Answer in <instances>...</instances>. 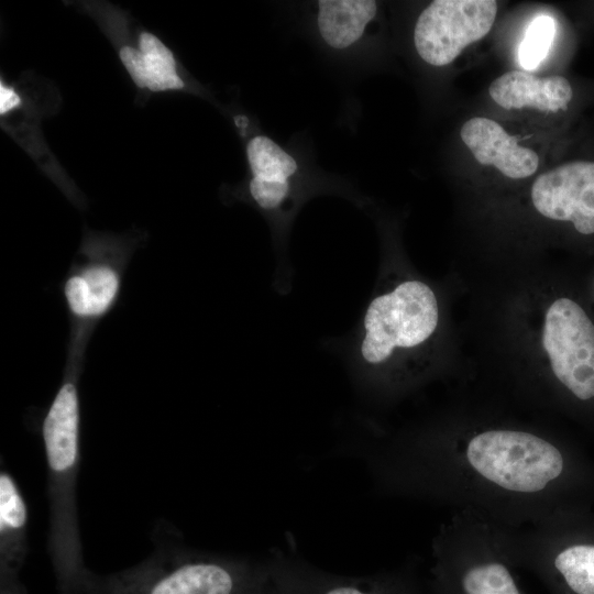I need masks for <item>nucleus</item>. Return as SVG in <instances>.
Listing matches in <instances>:
<instances>
[{
	"label": "nucleus",
	"mask_w": 594,
	"mask_h": 594,
	"mask_svg": "<svg viewBox=\"0 0 594 594\" xmlns=\"http://www.w3.org/2000/svg\"><path fill=\"white\" fill-rule=\"evenodd\" d=\"M569 460L543 427L462 415L399 440L380 468L395 492L524 529L564 518Z\"/></svg>",
	"instance_id": "f257e3e1"
},
{
	"label": "nucleus",
	"mask_w": 594,
	"mask_h": 594,
	"mask_svg": "<svg viewBox=\"0 0 594 594\" xmlns=\"http://www.w3.org/2000/svg\"><path fill=\"white\" fill-rule=\"evenodd\" d=\"M81 369L66 366L41 425L50 503L48 550L58 594H86L94 575L84 564L76 507L80 461Z\"/></svg>",
	"instance_id": "f03ea898"
},
{
	"label": "nucleus",
	"mask_w": 594,
	"mask_h": 594,
	"mask_svg": "<svg viewBox=\"0 0 594 594\" xmlns=\"http://www.w3.org/2000/svg\"><path fill=\"white\" fill-rule=\"evenodd\" d=\"M440 323L435 290L402 276L386 282L365 311L359 353L362 363L394 384L406 381L415 358L431 344Z\"/></svg>",
	"instance_id": "7ed1b4c3"
},
{
	"label": "nucleus",
	"mask_w": 594,
	"mask_h": 594,
	"mask_svg": "<svg viewBox=\"0 0 594 594\" xmlns=\"http://www.w3.org/2000/svg\"><path fill=\"white\" fill-rule=\"evenodd\" d=\"M541 308L537 331L540 375L529 388L542 405L548 391L579 402L594 399V322L584 308L566 296Z\"/></svg>",
	"instance_id": "20e7f679"
},
{
	"label": "nucleus",
	"mask_w": 594,
	"mask_h": 594,
	"mask_svg": "<svg viewBox=\"0 0 594 594\" xmlns=\"http://www.w3.org/2000/svg\"><path fill=\"white\" fill-rule=\"evenodd\" d=\"M130 251L89 241L61 284L68 321L66 364L84 369L88 343L97 326L118 305Z\"/></svg>",
	"instance_id": "39448f33"
},
{
	"label": "nucleus",
	"mask_w": 594,
	"mask_h": 594,
	"mask_svg": "<svg viewBox=\"0 0 594 594\" xmlns=\"http://www.w3.org/2000/svg\"><path fill=\"white\" fill-rule=\"evenodd\" d=\"M239 582L231 563L162 547L128 570L94 573L86 594H235Z\"/></svg>",
	"instance_id": "423d86ee"
},
{
	"label": "nucleus",
	"mask_w": 594,
	"mask_h": 594,
	"mask_svg": "<svg viewBox=\"0 0 594 594\" xmlns=\"http://www.w3.org/2000/svg\"><path fill=\"white\" fill-rule=\"evenodd\" d=\"M498 4L494 0H436L419 15L414 43L432 66L452 63L470 44L492 29Z\"/></svg>",
	"instance_id": "0eeeda50"
},
{
	"label": "nucleus",
	"mask_w": 594,
	"mask_h": 594,
	"mask_svg": "<svg viewBox=\"0 0 594 594\" xmlns=\"http://www.w3.org/2000/svg\"><path fill=\"white\" fill-rule=\"evenodd\" d=\"M530 198L543 218L571 222L581 234L594 233V162H570L540 174Z\"/></svg>",
	"instance_id": "6e6552de"
},
{
	"label": "nucleus",
	"mask_w": 594,
	"mask_h": 594,
	"mask_svg": "<svg viewBox=\"0 0 594 594\" xmlns=\"http://www.w3.org/2000/svg\"><path fill=\"white\" fill-rule=\"evenodd\" d=\"M29 510L23 494L7 471L0 473V594H28L20 580L28 544Z\"/></svg>",
	"instance_id": "1a4fd4ad"
},
{
	"label": "nucleus",
	"mask_w": 594,
	"mask_h": 594,
	"mask_svg": "<svg viewBox=\"0 0 594 594\" xmlns=\"http://www.w3.org/2000/svg\"><path fill=\"white\" fill-rule=\"evenodd\" d=\"M460 136L480 164L494 166L508 178H527L538 168V154L519 145L516 136L492 119L475 117L468 120Z\"/></svg>",
	"instance_id": "9d476101"
},
{
	"label": "nucleus",
	"mask_w": 594,
	"mask_h": 594,
	"mask_svg": "<svg viewBox=\"0 0 594 594\" xmlns=\"http://www.w3.org/2000/svg\"><path fill=\"white\" fill-rule=\"evenodd\" d=\"M488 94L504 109L532 108L541 112L564 110L573 97L572 87L564 77H538L521 70L497 77L490 85Z\"/></svg>",
	"instance_id": "9b49d317"
},
{
	"label": "nucleus",
	"mask_w": 594,
	"mask_h": 594,
	"mask_svg": "<svg viewBox=\"0 0 594 594\" xmlns=\"http://www.w3.org/2000/svg\"><path fill=\"white\" fill-rule=\"evenodd\" d=\"M252 172L250 193L263 209H275L289 194L288 178L297 170V162L273 140L253 138L246 147Z\"/></svg>",
	"instance_id": "f8f14e48"
},
{
	"label": "nucleus",
	"mask_w": 594,
	"mask_h": 594,
	"mask_svg": "<svg viewBox=\"0 0 594 594\" xmlns=\"http://www.w3.org/2000/svg\"><path fill=\"white\" fill-rule=\"evenodd\" d=\"M318 28L323 41L333 48H345L364 33L377 10L371 0H321Z\"/></svg>",
	"instance_id": "ddd939ff"
},
{
	"label": "nucleus",
	"mask_w": 594,
	"mask_h": 594,
	"mask_svg": "<svg viewBox=\"0 0 594 594\" xmlns=\"http://www.w3.org/2000/svg\"><path fill=\"white\" fill-rule=\"evenodd\" d=\"M139 50L144 59L145 87L153 91L180 89L183 80L176 73L172 52L155 35L143 32L139 37Z\"/></svg>",
	"instance_id": "4468645a"
},
{
	"label": "nucleus",
	"mask_w": 594,
	"mask_h": 594,
	"mask_svg": "<svg viewBox=\"0 0 594 594\" xmlns=\"http://www.w3.org/2000/svg\"><path fill=\"white\" fill-rule=\"evenodd\" d=\"M556 33L554 20L550 15H538L527 28L518 57L521 67L536 69L546 58Z\"/></svg>",
	"instance_id": "2eb2a0df"
},
{
	"label": "nucleus",
	"mask_w": 594,
	"mask_h": 594,
	"mask_svg": "<svg viewBox=\"0 0 594 594\" xmlns=\"http://www.w3.org/2000/svg\"><path fill=\"white\" fill-rule=\"evenodd\" d=\"M120 58L136 86L145 88L144 59L140 50L124 46L120 51Z\"/></svg>",
	"instance_id": "dca6fc26"
},
{
	"label": "nucleus",
	"mask_w": 594,
	"mask_h": 594,
	"mask_svg": "<svg viewBox=\"0 0 594 594\" xmlns=\"http://www.w3.org/2000/svg\"><path fill=\"white\" fill-rule=\"evenodd\" d=\"M20 97L13 91V89L0 85V113L4 114L20 105Z\"/></svg>",
	"instance_id": "f3484780"
},
{
	"label": "nucleus",
	"mask_w": 594,
	"mask_h": 594,
	"mask_svg": "<svg viewBox=\"0 0 594 594\" xmlns=\"http://www.w3.org/2000/svg\"><path fill=\"white\" fill-rule=\"evenodd\" d=\"M326 594H371V593L362 592L353 586H338L334 588H330L329 591L326 592Z\"/></svg>",
	"instance_id": "a211bd4d"
}]
</instances>
